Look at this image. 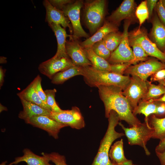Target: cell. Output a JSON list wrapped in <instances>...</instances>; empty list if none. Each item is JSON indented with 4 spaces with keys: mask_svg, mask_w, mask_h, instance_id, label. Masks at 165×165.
Here are the masks:
<instances>
[{
    "mask_svg": "<svg viewBox=\"0 0 165 165\" xmlns=\"http://www.w3.org/2000/svg\"><path fill=\"white\" fill-rule=\"evenodd\" d=\"M100 97L105 108V115L108 118L112 110L116 112L119 120L127 122L130 127L137 126L141 123L133 113L132 109L123 94V90L114 86H100L97 87Z\"/></svg>",
    "mask_w": 165,
    "mask_h": 165,
    "instance_id": "1",
    "label": "cell"
},
{
    "mask_svg": "<svg viewBox=\"0 0 165 165\" xmlns=\"http://www.w3.org/2000/svg\"><path fill=\"white\" fill-rule=\"evenodd\" d=\"M78 75H82V67L74 65L55 74L51 79V82L56 85L62 84L69 79Z\"/></svg>",
    "mask_w": 165,
    "mask_h": 165,
    "instance_id": "26",
    "label": "cell"
},
{
    "mask_svg": "<svg viewBox=\"0 0 165 165\" xmlns=\"http://www.w3.org/2000/svg\"><path fill=\"white\" fill-rule=\"evenodd\" d=\"M148 82L136 76H132L123 94L128 101L133 111L141 99L145 97L148 90Z\"/></svg>",
    "mask_w": 165,
    "mask_h": 165,
    "instance_id": "7",
    "label": "cell"
},
{
    "mask_svg": "<svg viewBox=\"0 0 165 165\" xmlns=\"http://www.w3.org/2000/svg\"><path fill=\"white\" fill-rule=\"evenodd\" d=\"M158 1L157 0H146L147 6L149 13V19H150L152 16L153 10L155 8Z\"/></svg>",
    "mask_w": 165,
    "mask_h": 165,
    "instance_id": "38",
    "label": "cell"
},
{
    "mask_svg": "<svg viewBox=\"0 0 165 165\" xmlns=\"http://www.w3.org/2000/svg\"><path fill=\"white\" fill-rule=\"evenodd\" d=\"M33 126L38 128L47 132L55 139L58 138V134L62 128L68 127L59 123L48 116H35L31 118L27 123Z\"/></svg>",
    "mask_w": 165,
    "mask_h": 165,
    "instance_id": "13",
    "label": "cell"
},
{
    "mask_svg": "<svg viewBox=\"0 0 165 165\" xmlns=\"http://www.w3.org/2000/svg\"><path fill=\"white\" fill-rule=\"evenodd\" d=\"M23 152L22 156L16 157L14 161L9 164L2 163L0 165H15L21 162H25L27 165H53L50 163V161L46 157L37 155L28 148L24 149Z\"/></svg>",
    "mask_w": 165,
    "mask_h": 165,
    "instance_id": "20",
    "label": "cell"
},
{
    "mask_svg": "<svg viewBox=\"0 0 165 165\" xmlns=\"http://www.w3.org/2000/svg\"><path fill=\"white\" fill-rule=\"evenodd\" d=\"M155 9L161 22L165 26V9L162 0L158 1Z\"/></svg>",
    "mask_w": 165,
    "mask_h": 165,
    "instance_id": "36",
    "label": "cell"
},
{
    "mask_svg": "<svg viewBox=\"0 0 165 165\" xmlns=\"http://www.w3.org/2000/svg\"><path fill=\"white\" fill-rule=\"evenodd\" d=\"M7 62L6 58L4 57H1L0 58V63L1 64L6 63Z\"/></svg>",
    "mask_w": 165,
    "mask_h": 165,
    "instance_id": "45",
    "label": "cell"
},
{
    "mask_svg": "<svg viewBox=\"0 0 165 165\" xmlns=\"http://www.w3.org/2000/svg\"><path fill=\"white\" fill-rule=\"evenodd\" d=\"M65 48L67 53L74 65L82 67L92 66L78 40L70 38L69 40L66 41Z\"/></svg>",
    "mask_w": 165,
    "mask_h": 165,
    "instance_id": "14",
    "label": "cell"
},
{
    "mask_svg": "<svg viewBox=\"0 0 165 165\" xmlns=\"http://www.w3.org/2000/svg\"><path fill=\"white\" fill-rule=\"evenodd\" d=\"M165 94V87L164 86L161 85H155L148 82V91L145 97L142 100H149L156 99Z\"/></svg>",
    "mask_w": 165,
    "mask_h": 165,
    "instance_id": "30",
    "label": "cell"
},
{
    "mask_svg": "<svg viewBox=\"0 0 165 165\" xmlns=\"http://www.w3.org/2000/svg\"><path fill=\"white\" fill-rule=\"evenodd\" d=\"M109 156L113 164L134 165L132 160L127 159L125 156L122 139L116 141L111 146Z\"/></svg>",
    "mask_w": 165,
    "mask_h": 165,
    "instance_id": "22",
    "label": "cell"
},
{
    "mask_svg": "<svg viewBox=\"0 0 165 165\" xmlns=\"http://www.w3.org/2000/svg\"><path fill=\"white\" fill-rule=\"evenodd\" d=\"M6 70L2 68V66L0 67V89L4 82V78Z\"/></svg>",
    "mask_w": 165,
    "mask_h": 165,
    "instance_id": "43",
    "label": "cell"
},
{
    "mask_svg": "<svg viewBox=\"0 0 165 165\" xmlns=\"http://www.w3.org/2000/svg\"><path fill=\"white\" fill-rule=\"evenodd\" d=\"M108 118L107 130L101 141L98 152L91 165H113L109 156L110 147L115 140L125 135L123 133L118 132L115 130V127L120 120L117 113L111 111Z\"/></svg>",
    "mask_w": 165,
    "mask_h": 165,
    "instance_id": "3",
    "label": "cell"
},
{
    "mask_svg": "<svg viewBox=\"0 0 165 165\" xmlns=\"http://www.w3.org/2000/svg\"></svg>",
    "mask_w": 165,
    "mask_h": 165,
    "instance_id": "49",
    "label": "cell"
},
{
    "mask_svg": "<svg viewBox=\"0 0 165 165\" xmlns=\"http://www.w3.org/2000/svg\"><path fill=\"white\" fill-rule=\"evenodd\" d=\"M42 78L38 75L32 82L34 88L39 97L45 104H47L46 97L41 86Z\"/></svg>",
    "mask_w": 165,
    "mask_h": 165,
    "instance_id": "35",
    "label": "cell"
},
{
    "mask_svg": "<svg viewBox=\"0 0 165 165\" xmlns=\"http://www.w3.org/2000/svg\"><path fill=\"white\" fill-rule=\"evenodd\" d=\"M151 33L153 42L162 52L165 53V26L161 22L156 12L152 20Z\"/></svg>",
    "mask_w": 165,
    "mask_h": 165,
    "instance_id": "18",
    "label": "cell"
},
{
    "mask_svg": "<svg viewBox=\"0 0 165 165\" xmlns=\"http://www.w3.org/2000/svg\"><path fill=\"white\" fill-rule=\"evenodd\" d=\"M82 72L85 82L91 87L114 86L123 90L129 83L130 79L128 75L101 71L90 66L82 67Z\"/></svg>",
    "mask_w": 165,
    "mask_h": 165,
    "instance_id": "2",
    "label": "cell"
},
{
    "mask_svg": "<svg viewBox=\"0 0 165 165\" xmlns=\"http://www.w3.org/2000/svg\"><path fill=\"white\" fill-rule=\"evenodd\" d=\"M148 121L153 130L152 138L161 140L165 138V117L159 118L155 115H151L148 117Z\"/></svg>",
    "mask_w": 165,
    "mask_h": 165,
    "instance_id": "27",
    "label": "cell"
},
{
    "mask_svg": "<svg viewBox=\"0 0 165 165\" xmlns=\"http://www.w3.org/2000/svg\"><path fill=\"white\" fill-rule=\"evenodd\" d=\"M46 97V103L50 108L52 112H61V109L57 105L55 99V94L57 90L55 89H47L44 91Z\"/></svg>",
    "mask_w": 165,
    "mask_h": 165,
    "instance_id": "32",
    "label": "cell"
},
{
    "mask_svg": "<svg viewBox=\"0 0 165 165\" xmlns=\"http://www.w3.org/2000/svg\"><path fill=\"white\" fill-rule=\"evenodd\" d=\"M132 20H125L124 21L121 41L116 49L111 53L107 60L111 64L129 62L132 61L134 58L133 50L129 44L128 32V28Z\"/></svg>",
    "mask_w": 165,
    "mask_h": 165,
    "instance_id": "6",
    "label": "cell"
},
{
    "mask_svg": "<svg viewBox=\"0 0 165 165\" xmlns=\"http://www.w3.org/2000/svg\"><path fill=\"white\" fill-rule=\"evenodd\" d=\"M23 109L20 112L18 117L24 120L27 123L29 120L35 116L45 115L49 116L50 112L40 106L28 102L23 99H20Z\"/></svg>",
    "mask_w": 165,
    "mask_h": 165,
    "instance_id": "19",
    "label": "cell"
},
{
    "mask_svg": "<svg viewBox=\"0 0 165 165\" xmlns=\"http://www.w3.org/2000/svg\"><path fill=\"white\" fill-rule=\"evenodd\" d=\"M130 46L132 47L134 55L132 60L134 64L140 61H144L147 59L148 55L145 51L137 42L129 38Z\"/></svg>",
    "mask_w": 165,
    "mask_h": 165,
    "instance_id": "29",
    "label": "cell"
},
{
    "mask_svg": "<svg viewBox=\"0 0 165 165\" xmlns=\"http://www.w3.org/2000/svg\"><path fill=\"white\" fill-rule=\"evenodd\" d=\"M165 78V69L160 70L153 75L151 81H160Z\"/></svg>",
    "mask_w": 165,
    "mask_h": 165,
    "instance_id": "39",
    "label": "cell"
},
{
    "mask_svg": "<svg viewBox=\"0 0 165 165\" xmlns=\"http://www.w3.org/2000/svg\"><path fill=\"white\" fill-rule=\"evenodd\" d=\"M163 4L165 9V0H162Z\"/></svg>",
    "mask_w": 165,
    "mask_h": 165,
    "instance_id": "47",
    "label": "cell"
},
{
    "mask_svg": "<svg viewBox=\"0 0 165 165\" xmlns=\"http://www.w3.org/2000/svg\"><path fill=\"white\" fill-rule=\"evenodd\" d=\"M20 99L37 105L51 112L50 108L45 104L39 97L34 88L32 82L24 89L17 94Z\"/></svg>",
    "mask_w": 165,
    "mask_h": 165,
    "instance_id": "24",
    "label": "cell"
},
{
    "mask_svg": "<svg viewBox=\"0 0 165 165\" xmlns=\"http://www.w3.org/2000/svg\"><path fill=\"white\" fill-rule=\"evenodd\" d=\"M43 4L46 10L45 21L48 24L52 23L58 24L65 29L68 27L72 35V28L69 19L64 12L53 6L48 0L43 1Z\"/></svg>",
    "mask_w": 165,
    "mask_h": 165,
    "instance_id": "15",
    "label": "cell"
},
{
    "mask_svg": "<svg viewBox=\"0 0 165 165\" xmlns=\"http://www.w3.org/2000/svg\"><path fill=\"white\" fill-rule=\"evenodd\" d=\"M41 155L47 158L49 160L54 163L55 165H68L66 163L65 157L56 152L50 153L42 152Z\"/></svg>",
    "mask_w": 165,
    "mask_h": 165,
    "instance_id": "34",
    "label": "cell"
},
{
    "mask_svg": "<svg viewBox=\"0 0 165 165\" xmlns=\"http://www.w3.org/2000/svg\"><path fill=\"white\" fill-rule=\"evenodd\" d=\"M113 165H119V164H114ZM134 165H137L134 164Z\"/></svg>",
    "mask_w": 165,
    "mask_h": 165,
    "instance_id": "48",
    "label": "cell"
},
{
    "mask_svg": "<svg viewBox=\"0 0 165 165\" xmlns=\"http://www.w3.org/2000/svg\"><path fill=\"white\" fill-rule=\"evenodd\" d=\"M158 104L151 100H141L137 107L133 111L135 116L142 114L145 116V120H148V117L151 115H157Z\"/></svg>",
    "mask_w": 165,
    "mask_h": 165,
    "instance_id": "25",
    "label": "cell"
},
{
    "mask_svg": "<svg viewBox=\"0 0 165 165\" xmlns=\"http://www.w3.org/2000/svg\"><path fill=\"white\" fill-rule=\"evenodd\" d=\"M135 3L134 0H124L119 6L110 15L107 20L119 26L124 20H132L135 13Z\"/></svg>",
    "mask_w": 165,
    "mask_h": 165,
    "instance_id": "16",
    "label": "cell"
},
{
    "mask_svg": "<svg viewBox=\"0 0 165 165\" xmlns=\"http://www.w3.org/2000/svg\"><path fill=\"white\" fill-rule=\"evenodd\" d=\"M161 165H165V151L161 153H156Z\"/></svg>",
    "mask_w": 165,
    "mask_h": 165,
    "instance_id": "42",
    "label": "cell"
},
{
    "mask_svg": "<svg viewBox=\"0 0 165 165\" xmlns=\"http://www.w3.org/2000/svg\"><path fill=\"white\" fill-rule=\"evenodd\" d=\"M118 26L108 20H105L103 25L92 35L80 43L83 48H91L95 43L102 40L110 32L118 31Z\"/></svg>",
    "mask_w": 165,
    "mask_h": 165,
    "instance_id": "17",
    "label": "cell"
},
{
    "mask_svg": "<svg viewBox=\"0 0 165 165\" xmlns=\"http://www.w3.org/2000/svg\"><path fill=\"white\" fill-rule=\"evenodd\" d=\"M48 25L54 33L57 41V50L55 55L58 56H68L66 51L65 45L67 38L70 37L71 35L67 34L65 29L59 24L52 23Z\"/></svg>",
    "mask_w": 165,
    "mask_h": 165,
    "instance_id": "23",
    "label": "cell"
},
{
    "mask_svg": "<svg viewBox=\"0 0 165 165\" xmlns=\"http://www.w3.org/2000/svg\"><path fill=\"white\" fill-rule=\"evenodd\" d=\"M91 48L96 54L107 61L110 57L111 53L106 47L102 40L94 43Z\"/></svg>",
    "mask_w": 165,
    "mask_h": 165,
    "instance_id": "31",
    "label": "cell"
},
{
    "mask_svg": "<svg viewBox=\"0 0 165 165\" xmlns=\"http://www.w3.org/2000/svg\"><path fill=\"white\" fill-rule=\"evenodd\" d=\"M84 49L87 58L95 68L103 72L116 73V64H110L107 61L96 54L91 48H84Z\"/></svg>",
    "mask_w": 165,
    "mask_h": 165,
    "instance_id": "21",
    "label": "cell"
},
{
    "mask_svg": "<svg viewBox=\"0 0 165 165\" xmlns=\"http://www.w3.org/2000/svg\"><path fill=\"white\" fill-rule=\"evenodd\" d=\"M82 0L74 1L65 6L61 10L71 22L73 29V34L70 38L75 40L82 37L88 38L90 37L82 27L80 20V12L83 6Z\"/></svg>",
    "mask_w": 165,
    "mask_h": 165,
    "instance_id": "8",
    "label": "cell"
},
{
    "mask_svg": "<svg viewBox=\"0 0 165 165\" xmlns=\"http://www.w3.org/2000/svg\"><path fill=\"white\" fill-rule=\"evenodd\" d=\"M61 124L73 129L79 130L84 128L85 123L79 109L72 107L70 110H63L59 112H50L48 116Z\"/></svg>",
    "mask_w": 165,
    "mask_h": 165,
    "instance_id": "9",
    "label": "cell"
},
{
    "mask_svg": "<svg viewBox=\"0 0 165 165\" xmlns=\"http://www.w3.org/2000/svg\"><path fill=\"white\" fill-rule=\"evenodd\" d=\"M153 101H160V102H165V94L163 96L161 97H160L158 99H155L150 100Z\"/></svg>",
    "mask_w": 165,
    "mask_h": 165,
    "instance_id": "44",
    "label": "cell"
},
{
    "mask_svg": "<svg viewBox=\"0 0 165 165\" xmlns=\"http://www.w3.org/2000/svg\"><path fill=\"white\" fill-rule=\"evenodd\" d=\"M165 114V103H162L158 104L157 115H162Z\"/></svg>",
    "mask_w": 165,
    "mask_h": 165,
    "instance_id": "41",
    "label": "cell"
},
{
    "mask_svg": "<svg viewBox=\"0 0 165 165\" xmlns=\"http://www.w3.org/2000/svg\"><path fill=\"white\" fill-rule=\"evenodd\" d=\"M123 33L120 32H112L107 35L102 40L106 47L112 53L119 45Z\"/></svg>",
    "mask_w": 165,
    "mask_h": 165,
    "instance_id": "28",
    "label": "cell"
},
{
    "mask_svg": "<svg viewBox=\"0 0 165 165\" xmlns=\"http://www.w3.org/2000/svg\"><path fill=\"white\" fill-rule=\"evenodd\" d=\"M128 36L139 44L148 56L155 57L165 63V53L149 39L145 31L139 27L129 33Z\"/></svg>",
    "mask_w": 165,
    "mask_h": 165,
    "instance_id": "11",
    "label": "cell"
},
{
    "mask_svg": "<svg viewBox=\"0 0 165 165\" xmlns=\"http://www.w3.org/2000/svg\"><path fill=\"white\" fill-rule=\"evenodd\" d=\"M156 153H161L165 151V138L160 141L155 149Z\"/></svg>",
    "mask_w": 165,
    "mask_h": 165,
    "instance_id": "40",
    "label": "cell"
},
{
    "mask_svg": "<svg viewBox=\"0 0 165 165\" xmlns=\"http://www.w3.org/2000/svg\"><path fill=\"white\" fill-rule=\"evenodd\" d=\"M135 15L139 20L140 27L145 20L149 18L146 0L142 1L137 7Z\"/></svg>",
    "mask_w": 165,
    "mask_h": 165,
    "instance_id": "33",
    "label": "cell"
},
{
    "mask_svg": "<svg viewBox=\"0 0 165 165\" xmlns=\"http://www.w3.org/2000/svg\"><path fill=\"white\" fill-rule=\"evenodd\" d=\"M85 24L91 35H93L103 24L106 13V1H87L83 4Z\"/></svg>",
    "mask_w": 165,
    "mask_h": 165,
    "instance_id": "4",
    "label": "cell"
},
{
    "mask_svg": "<svg viewBox=\"0 0 165 165\" xmlns=\"http://www.w3.org/2000/svg\"><path fill=\"white\" fill-rule=\"evenodd\" d=\"M48 1L53 6L61 10L65 6L74 1V0H50Z\"/></svg>",
    "mask_w": 165,
    "mask_h": 165,
    "instance_id": "37",
    "label": "cell"
},
{
    "mask_svg": "<svg viewBox=\"0 0 165 165\" xmlns=\"http://www.w3.org/2000/svg\"><path fill=\"white\" fill-rule=\"evenodd\" d=\"M163 69H165V63L156 60L151 59L138 64L130 66L124 73L132 76H136L147 81L149 76Z\"/></svg>",
    "mask_w": 165,
    "mask_h": 165,
    "instance_id": "12",
    "label": "cell"
},
{
    "mask_svg": "<svg viewBox=\"0 0 165 165\" xmlns=\"http://www.w3.org/2000/svg\"><path fill=\"white\" fill-rule=\"evenodd\" d=\"M74 65L68 56L54 55L51 58L40 63L38 69L41 74L51 79L57 73Z\"/></svg>",
    "mask_w": 165,
    "mask_h": 165,
    "instance_id": "10",
    "label": "cell"
},
{
    "mask_svg": "<svg viewBox=\"0 0 165 165\" xmlns=\"http://www.w3.org/2000/svg\"><path fill=\"white\" fill-rule=\"evenodd\" d=\"M118 124L124 130L130 145H137L142 147L146 155L150 153L146 147L147 141L152 138L153 130L150 125L148 120L136 126L130 128L125 127L119 123Z\"/></svg>",
    "mask_w": 165,
    "mask_h": 165,
    "instance_id": "5",
    "label": "cell"
},
{
    "mask_svg": "<svg viewBox=\"0 0 165 165\" xmlns=\"http://www.w3.org/2000/svg\"><path fill=\"white\" fill-rule=\"evenodd\" d=\"M7 108L6 107L2 105L0 103V112H2L3 111H7Z\"/></svg>",
    "mask_w": 165,
    "mask_h": 165,
    "instance_id": "46",
    "label": "cell"
}]
</instances>
